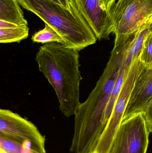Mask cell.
Instances as JSON below:
<instances>
[{
  "label": "cell",
  "instance_id": "cell-1",
  "mask_svg": "<svg viewBox=\"0 0 152 153\" xmlns=\"http://www.w3.org/2000/svg\"><path fill=\"white\" fill-rule=\"evenodd\" d=\"M132 39L115 40L110 57L101 76L86 101L75 114L73 138L70 151L91 153L104 130L106 108L123 67Z\"/></svg>",
  "mask_w": 152,
  "mask_h": 153
},
{
  "label": "cell",
  "instance_id": "cell-2",
  "mask_svg": "<svg viewBox=\"0 0 152 153\" xmlns=\"http://www.w3.org/2000/svg\"><path fill=\"white\" fill-rule=\"evenodd\" d=\"M79 59V51L58 43L44 44L36 55L39 71L55 91L65 117L75 115L81 103Z\"/></svg>",
  "mask_w": 152,
  "mask_h": 153
},
{
  "label": "cell",
  "instance_id": "cell-3",
  "mask_svg": "<svg viewBox=\"0 0 152 153\" xmlns=\"http://www.w3.org/2000/svg\"><path fill=\"white\" fill-rule=\"evenodd\" d=\"M20 5L32 12L54 30L64 45L81 51L96 43L97 39L76 3L68 9L51 0H18Z\"/></svg>",
  "mask_w": 152,
  "mask_h": 153
},
{
  "label": "cell",
  "instance_id": "cell-4",
  "mask_svg": "<svg viewBox=\"0 0 152 153\" xmlns=\"http://www.w3.org/2000/svg\"><path fill=\"white\" fill-rule=\"evenodd\" d=\"M115 39L135 35L152 18V0H117L109 10Z\"/></svg>",
  "mask_w": 152,
  "mask_h": 153
},
{
  "label": "cell",
  "instance_id": "cell-5",
  "mask_svg": "<svg viewBox=\"0 0 152 153\" xmlns=\"http://www.w3.org/2000/svg\"><path fill=\"white\" fill-rule=\"evenodd\" d=\"M143 67L139 57L132 64L115 102L109 120L91 153H110L136 80Z\"/></svg>",
  "mask_w": 152,
  "mask_h": 153
},
{
  "label": "cell",
  "instance_id": "cell-6",
  "mask_svg": "<svg viewBox=\"0 0 152 153\" xmlns=\"http://www.w3.org/2000/svg\"><path fill=\"white\" fill-rule=\"evenodd\" d=\"M150 134L143 113L123 120L110 153H146Z\"/></svg>",
  "mask_w": 152,
  "mask_h": 153
},
{
  "label": "cell",
  "instance_id": "cell-7",
  "mask_svg": "<svg viewBox=\"0 0 152 153\" xmlns=\"http://www.w3.org/2000/svg\"><path fill=\"white\" fill-rule=\"evenodd\" d=\"M0 135L22 145L29 142L33 150L46 153V138L30 121L11 111L0 109Z\"/></svg>",
  "mask_w": 152,
  "mask_h": 153
},
{
  "label": "cell",
  "instance_id": "cell-8",
  "mask_svg": "<svg viewBox=\"0 0 152 153\" xmlns=\"http://www.w3.org/2000/svg\"><path fill=\"white\" fill-rule=\"evenodd\" d=\"M74 1L97 39H106L113 33V21L109 12L104 8L101 0Z\"/></svg>",
  "mask_w": 152,
  "mask_h": 153
},
{
  "label": "cell",
  "instance_id": "cell-9",
  "mask_svg": "<svg viewBox=\"0 0 152 153\" xmlns=\"http://www.w3.org/2000/svg\"><path fill=\"white\" fill-rule=\"evenodd\" d=\"M152 101V68L144 66L136 80L123 120L144 113Z\"/></svg>",
  "mask_w": 152,
  "mask_h": 153
},
{
  "label": "cell",
  "instance_id": "cell-10",
  "mask_svg": "<svg viewBox=\"0 0 152 153\" xmlns=\"http://www.w3.org/2000/svg\"><path fill=\"white\" fill-rule=\"evenodd\" d=\"M152 32V22L142 26L136 32L127 51L123 67L129 69L132 64L140 56L144 43L147 36Z\"/></svg>",
  "mask_w": 152,
  "mask_h": 153
},
{
  "label": "cell",
  "instance_id": "cell-11",
  "mask_svg": "<svg viewBox=\"0 0 152 153\" xmlns=\"http://www.w3.org/2000/svg\"><path fill=\"white\" fill-rule=\"evenodd\" d=\"M18 0H0V20L18 26L28 25Z\"/></svg>",
  "mask_w": 152,
  "mask_h": 153
},
{
  "label": "cell",
  "instance_id": "cell-12",
  "mask_svg": "<svg viewBox=\"0 0 152 153\" xmlns=\"http://www.w3.org/2000/svg\"><path fill=\"white\" fill-rule=\"evenodd\" d=\"M29 28L27 25L15 27L0 29V42L3 44L19 42L28 37Z\"/></svg>",
  "mask_w": 152,
  "mask_h": 153
},
{
  "label": "cell",
  "instance_id": "cell-13",
  "mask_svg": "<svg viewBox=\"0 0 152 153\" xmlns=\"http://www.w3.org/2000/svg\"><path fill=\"white\" fill-rule=\"evenodd\" d=\"M130 68L129 69H126L124 67H122L120 72L119 74L118 77L117 79L115 85V88L113 90L112 94L111 96L110 99L108 103V106L106 108V111H105V116H104V122L105 124L107 125L108 121L109 120L111 115L112 113L115 102L117 100V98L119 94L121 91L122 85L124 84V82L126 80L127 75L128 74Z\"/></svg>",
  "mask_w": 152,
  "mask_h": 153
},
{
  "label": "cell",
  "instance_id": "cell-14",
  "mask_svg": "<svg viewBox=\"0 0 152 153\" xmlns=\"http://www.w3.org/2000/svg\"><path fill=\"white\" fill-rule=\"evenodd\" d=\"M34 43L43 44L50 43H58L64 45L62 38L49 25L45 24L44 28L35 33L31 38Z\"/></svg>",
  "mask_w": 152,
  "mask_h": 153
},
{
  "label": "cell",
  "instance_id": "cell-15",
  "mask_svg": "<svg viewBox=\"0 0 152 153\" xmlns=\"http://www.w3.org/2000/svg\"><path fill=\"white\" fill-rule=\"evenodd\" d=\"M139 58L145 67L152 68V32L145 40Z\"/></svg>",
  "mask_w": 152,
  "mask_h": 153
},
{
  "label": "cell",
  "instance_id": "cell-16",
  "mask_svg": "<svg viewBox=\"0 0 152 153\" xmlns=\"http://www.w3.org/2000/svg\"><path fill=\"white\" fill-rule=\"evenodd\" d=\"M22 145L13 140L0 135V148L8 153H21Z\"/></svg>",
  "mask_w": 152,
  "mask_h": 153
},
{
  "label": "cell",
  "instance_id": "cell-17",
  "mask_svg": "<svg viewBox=\"0 0 152 153\" xmlns=\"http://www.w3.org/2000/svg\"><path fill=\"white\" fill-rule=\"evenodd\" d=\"M147 127L150 133H152V101L143 113Z\"/></svg>",
  "mask_w": 152,
  "mask_h": 153
},
{
  "label": "cell",
  "instance_id": "cell-18",
  "mask_svg": "<svg viewBox=\"0 0 152 153\" xmlns=\"http://www.w3.org/2000/svg\"><path fill=\"white\" fill-rule=\"evenodd\" d=\"M68 9H71L75 3L74 0H51Z\"/></svg>",
  "mask_w": 152,
  "mask_h": 153
},
{
  "label": "cell",
  "instance_id": "cell-19",
  "mask_svg": "<svg viewBox=\"0 0 152 153\" xmlns=\"http://www.w3.org/2000/svg\"><path fill=\"white\" fill-rule=\"evenodd\" d=\"M116 1L117 0H101L104 8L109 12Z\"/></svg>",
  "mask_w": 152,
  "mask_h": 153
},
{
  "label": "cell",
  "instance_id": "cell-20",
  "mask_svg": "<svg viewBox=\"0 0 152 153\" xmlns=\"http://www.w3.org/2000/svg\"><path fill=\"white\" fill-rule=\"evenodd\" d=\"M18 27L15 24L7 22L0 20V29L9 28L15 27Z\"/></svg>",
  "mask_w": 152,
  "mask_h": 153
},
{
  "label": "cell",
  "instance_id": "cell-21",
  "mask_svg": "<svg viewBox=\"0 0 152 153\" xmlns=\"http://www.w3.org/2000/svg\"><path fill=\"white\" fill-rule=\"evenodd\" d=\"M21 153H40L31 148H27L22 146Z\"/></svg>",
  "mask_w": 152,
  "mask_h": 153
},
{
  "label": "cell",
  "instance_id": "cell-22",
  "mask_svg": "<svg viewBox=\"0 0 152 153\" xmlns=\"http://www.w3.org/2000/svg\"><path fill=\"white\" fill-rule=\"evenodd\" d=\"M151 22H152V18H151Z\"/></svg>",
  "mask_w": 152,
  "mask_h": 153
}]
</instances>
